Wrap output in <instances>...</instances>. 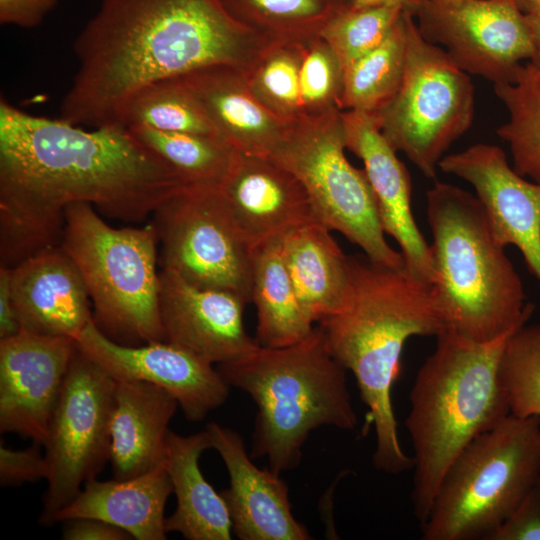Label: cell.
<instances>
[{"label": "cell", "instance_id": "obj_1", "mask_svg": "<svg viewBox=\"0 0 540 540\" xmlns=\"http://www.w3.org/2000/svg\"><path fill=\"white\" fill-rule=\"evenodd\" d=\"M186 185L125 125L86 129L0 99V266L61 245L71 204L138 223Z\"/></svg>", "mask_w": 540, "mask_h": 540}, {"label": "cell", "instance_id": "obj_2", "mask_svg": "<svg viewBox=\"0 0 540 540\" xmlns=\"http://www.w3.org/2000/svg\"><path fill=\"white\" fill-rule=\"evenodd\" d=\"M254 36L218 0H101L73 43L78 69L60 118L86 128L121 124L149 84L208 66L243 68Z\"/></svg>", "mask_w": 540, "mask_h": 540}, {"label": "cell", "instance_id": "obj_3", "mask_svg": "<svg viewBox=\"0 0 540 540\" xmlns=\"http://www.w3.org/2000/svg\"><path fill=\"white\" fill-rule=\"evenodd\" d=\"M351 284L344 305L319 322L333 358L351 371L375 431L374 467L387 474L413 468L400 444L392 387L406 341L445 330L431 284L406 266L349 256Z\"/></svg>", "mask_w": 540, "mask_h": 540}, {"label": "cell", "instance_id": "obj_4", "mask_svg": "<svg viewBox=\"0 0 540 540\" xmlns=\"http://www.w3.org/2000/svg\"><path fill=\"white\" fill-rule=\"evenodd\" d=\"M514 331L477 342L445 329L416 374L405 427L413 446L411 501L419 526L458 454L510 414L498 368Z\"/></svg>", "mask_w": 540, "mask_h": 540}, {"label": "cell", "instance_id": "obj_5", "mask_svg": "<svg viewBox=\"0 0 540 540\" xmlns=\"http://www.w3.org/2000/svg\"><path fill=\"white\" fill-rule=\"evenodd\" d=\"M426 198L431 287L445 329L488 342L527 323L534 305L478 197L435 181Z\"/></svg>", "mask_w": 540, "mask_h": 540}, {"label": "cell", "instance_id": "obj_6", "mask_svg": "<svg viewBox=\"0 0 540 540\" xmlns=\"http://www.w3.org/2000/svg\"><path fill=\"white\" fill-rule=\"evenodd\" d=\"M230 385L257 406L250 456L266 458L280 474L296 468L309 434L320 426L357 425L346 370L331 355L319 326L283 347L258 346L235 361L218 364Z\"/></svg>", "mask_w": 540, "mask_h": 540}, {"label": "cell", "instance_id": "obj_7", "mask_svg": "<svg viewBox=\"0 0 540 540\" xmlns=\"http://www.w3.org/2000/svg\"><path fill=\"white\" fill-rule=\"evenodd\" d=\"M61 246L83 277L93 322L106 337L129 346L166 341L153 223L115 228L92 205L74 203L65 209Z\"/></svg>", "mask_w": 540, "mask_h": 540}, {"label": "cell", "instance_id": "obj_8", "mask_svg": "<svg viewBox=\"0 0 540 540\" xmlns=\"http://www.w3.org/2000/svg\"><path fill=\"white\" fill-rule=\"evenodd\" d=\"M540 477V417L508 414L472 440L445 472L423 540H486Z\"/></svg>", "mask_w": 540, "mask_h": 540}, {"label": "cell", "instance_id": "obj_9", "mask_svg": "<svg viewBox=\"0 0 540 540\" xmlns=\"http://www.w3.org/2000/svg\"><path fill=\"white\" fill-rule=\"evenodd\" d=\"M345 148L341 113L333 107L291 120L268 158L300 181L322 224L359 246L372 261L403 267L401 252L385 239L367 175L348 161Z\"/></svg>", "mask_w": 540, "mask_h": 540}, {"label": "cell", "instance_id": "obj_10", "mask_svg": "<svg viewBox=\"0 0 540 540\" xmlns=\"http://www.w3.org/2000/svg\"><path fill=\"white\" fill-rule=\"evenodd\" d=\"M406 63L395 94L373 115L390 145L434 179L449 147L472 125L474 86L444 49L405 15Z\"/></svg>", "mask_w": 540, "mask_h": 540}, {"label": "cell", "instance_id": "obj_11", "mask_svg": "<svg viewBox=\"0 0 540 540\" xmlns=\"http://www.w3.org/2000/svg\"><path fill=\"white\" fill-rule=\"evenodd\" d=\"M162 268L251 302L252 250L218 186L186 185L152 214Z\"/></svg>", "mask_w": 540, "mask_h": 540}, {"label": "cell", "instance_id": "obj_12", "mask_svg": "<svg viewBox=\"0 0 540 540\" xmlns=\"http://www.w3.org/2000/svg\"><path fill=\"white\" fill-rule=\"evenodd\" d=\"M116 380L78 347L43 443L49 466L41 523L52 525L82 486L110 459Z\"/></svg>", "mask_w": 540, "mask_h": 540}, {"label": "cell", "instance_id": "obj_13", "mask_svg": "<svg viewBox=\"0 0 540 540\" xmlns=\"http://www.w3.org/2000/svg\"><path fill=\"white\" fill-rule=\"evenodd\" d=\"M409 9L426 41L493 84L512 82L534 55L527 17L515 0H422Z\"/></svg>", "mask_w": 540, "mask_h": 540}, {"label": "cell", "instance_id": "obj_14", "mask_svg": "<svg viewBox=\"0 0 540 540\" xmlns=\"http://www.w3.org/2000/svg\"><path fill=\"white\" fill-rule=\"evenodd\" d=\"M75 341L116 381H145L167 390L190 421L203 420L229 395L230 385L212 363L171 342L119 344L106 337L93 321Z\"/></svg>", "mask_w": 540, "mask_h": 540}, {"label": "cell", "instance_id": "obj_15", "mask_svg": "<svg viewBox=\"0 0 540 540\" xmlns=\"http://www.w3.org/2000/svg\"><path fill=\"white\" fill-rule=\"evenodd\" d=\"M76 341L26 331L0 339V431L43 443Z\"/></svg>", "mask_w": 540, "mask_h": 540}, {"label": "cell", "instance_id": "obj_16", "mask_svg": "<svg viewBox=\"0 0 540 540\" xmlns=\"http://www.w3.org/2000/svg\"><path fill=\"white\" fill-rule=\"evenodd\" d=\"M439 169L474 188L498 241L518 248L540 284V183L519 175L499 146L485 143L445 155Z\"/></svg>", "mask_w": 540, "mask_h": 540}, {"label": "cell", "instance_id": "obj_17", "mask_svg": "<svg viewBox=\"0 0 540 540\" xmlns=\"http://www.w3.org/2000/svg\"><path fill=\"white\" fill-rule=\"evenodd\" d=\"M158 304L165 340L212 364L235 361L259 346L244 325L248 303L235 293L194 286L162 268Z\"/></svg>", "mask_w": 540, "mask_h": 540}, {"label": "cell", "instance_id": "obj_18", "mask_svg": "<svg viewBox=\"0 0 540 540\" xmlns=\"http://www.w3.org/2000/svg\"><path fill=\"white\" fill-rule=\"evenodd\" d=\"M218 187L251 250L320 222L300 181L268 157L235 151Z\"/></svg>", "mask_w": 540, "mask_h": 540}, {"label": "cell", "instance_id": "obj_19", "mask_svg": "<svg viewBox=\"0 0 540 540\" xmlns=\"http://www.w3.org/2000/svg\"><path fill=\"white\" fill-rule=\"evenodd\" d=\"M341 117L346 147L364 163L384 233L397 242L405 266L432 284L430 247L413 216L412 185L406 166L372 113L348 110Z\"/></svg>", "mask_w": 540, "mask_h": 540}, {"label": "cell", "instance_id": "obj_20", "mask_svg": "<svg viewBox=\"0 0 540 540\" xmlns=\"http://www.w3.org/2000/svg\"><path fill=\"white\" fill-rule=\"evenodd\" d=\"M205 430L228 471L229 487L221 495L232 532L241 540L311 539L307 528L293 516L289 488L280 474L258 468L233 429L210 422Z\"/></svg>", "mask_w": 540, "mask_h": 540}, {"label": "cell", "instance_id": "obj_21", "mask_svg": "<svg viewBox=\"0 0 540 540\" xmlns=\"http://www.w3.org/2000/svg\"><path fill=\"white\" fill-rule=\"evenodd\" d=\"M10 287L22 331L76 340L93 321L83 277L61 245L10 268Z\"/></svg>", "mask_w": 540, "mask_h": 540}, {"label": "cell", "instance_id": "obj_22", "mask_svg": "<svg viewBox=\"0 0 540 540\" xmlns=\"http://www.w3.org/2000/svg\"><path fill=\"white\" fill-rule=\"evenodd\" d=\"M180 78L201 104L218 136L234 150L268 157L284 137L291 120L259 100L242 68L214 65Z\"/></svg>", "mask_w": 540, "mask_h": 540}, {"label": "cell", "instance_id": "obj_23", "mask_svg": "<svg viewBox=\"0 0 540 540\" xmlns=\"http://www.w3.org/2000/svg\"><path fill=\"white\" fill-rule=\"evenodd\" d=\"M177 400L145 381H116L111 414L110 463L114 478L147 473L164 462Z\"/></svg>", "mask_w": 540, "mask_h": 540}, {"label": "cell", "instance_id": "obj_24", "mask_svg": "<svg viewBox=\"0 0 540 540\" xmlns=\"http://www.w3.org/2000/svg\"><path fill=\"white\" fill-rule=\"evenodd\" d=\"M173 493L164 463L128 479L88 480L78 495L58 511L53 524L94 518L115 525L137 540H164V511Z\"/></svg>", "mask_w": 540, "mask_h": 540}, {"label": "cell", "instance_id": "obj_25", "mask_svg": "<svg viewBox=\"0 0 540 540\" xmlns=\"http://www.w3.org/2000/svg\"><path fill=\"white\" fill-rule=\"evenodd\" d=\"M212 448L207 431L183 436L169 431L164 466L171 480L177 507L166 517L168 532L187 540H230L232 522L224 498L204 478L199 459Z\"/></svg>", "mask_w": 540, "mask_h": 540}, {"label": "cell", "instance_id": "obj_26", "mask_svg": "<svg viewBox=\"0 0 540 540\" xmlns=\"http://www.w3.org/2000/svg\"><path fill=\"white\" fill-rule=\"evenodd\" d=\"M281 252L299 303L315 324L337 312L350 290L349 256L320 222L304 225L281 241Z\"/></svg>", "mask_w": 540, "mask_h": 540}, {"label": "cell", "instance_id": "obj_27", "mask_svg": "<svg viewBox=\"0 0 540 540\" xmlns=\"http://www.w3.org/2000/svg\"><path fill=\"white\" fill-rule=\"evenodd\" d=\"M281 241L252 249L251 302L257 314L255 339L264 347L294 344L314 328L302 310L287 272Z\"/></svg>", "mask_w": 540, "mask_h": 540}, {"label": "cell", "instance_id": "obj_28", "mask_svg": "<svg viewBox=\"0 0 540 540\" xmlns=\"http://www.w3.org/2000/svg\"><path fill=\"white\" fill-rule=\"evenodd\" d=\"M493 89L509 115L496 133L510 149L512 167L540 183V70L528 61L512 82L493 84Z\"/></svg>", "mask_w": 540, "mask_h": 540}, {"label": "cell", "instance_id": "obj_29", "mask_svg": "<svg viewBox=\"0 0 540 540\" xmlns=\"http://www.w3.org/2000/svg\"><path fill=\"white\" fill-rule=\"evenodd\" d=\"M127 127L189 185L220 186L236 151L217 136L163 131L143 125Z\"/></svg>", "mask_w": 540, "mask_h": 540}, {"label": "cell", "instance_id": "obj_30", "mask_svg": "<svg viewBox=\"0 0 540 540\" xmlns=\"http://www.w3.org/2000/svg\"><path fill=\"white\" fill-rule=\"evenodd\" d=\"M406 9L381 44L343 68L340 106L373 114L395 94L406 63Z\"/></svg>", "mask_w": 540, "mask_h": 540}, {"label": "cell", "instance_id": "obj_31", "mask_svg": "<svg viewBox=\"0 0 540 540\" xmlns=\"http://www.w3.org/2000/svg\"><path fill=\"white\" fill-rule=\"evenodd\" d=\"M121 124L219 137L180 77L156 81L137 92L124 110Z\"/></svg>", "mask_w": 540, "mask_h": 540}, {"label": "cell", "instance_id": "obj_32", "mask_svg": "<svg viewBox=\"0 0 540 540\" xmlns=\"http://www.w3.org/2000/svg\"><path fill=\"white\" fill-rule=\"evenodd\" d=\"M237 22L255 33L297 36L317 33L346 0H218Z\"/></svg>", "mask_w": 540, "mask_h": 540}, {"label": "cell", "instance_id": "obj_33", "mask_svg": "<svg viewBox=\"0 0 540 540\" xmlns=\"http://www.w3.org/2000/svg\"><path fill=\"white\" fill-rule=\"evenodd\" d=\"M405 8L397 2L367 7L348 4L328 20L319 36L332 49L343 69L381 44Z\"/></svg>", "mask_w": 540, "mask_h": 540}, {"label": "cell", "instance_id": "obj_34", "mask_svg": "<svg viewBox=\"0 0 540 540\" xmlns=\"http://www.w3.org/2000/svg\"><path fill=\"white\" fill-rule=\"evenodd\" d=\"M498 373L509 413L540 417V324L525 323L508 337Z\"/></svg>", "mask_w": 540, "mask_h": 540}, {"label": "cell", "instance_id": "obj_35", "mask_svg": "<svg viewBox=\"0 0 540 540\" xmlns=\"http://www.w3.org/2000/svg\"><path fill=\"white\" fill-rule=\"evenodd\" d=\"M298 57L288 51L275 50L268 54L260 66L247 78L254 94L270 110L288 119L303 105L300 95Z\"/></svg>", "mask_w": 540, "mask_h": 540}, {"label": "cell", "instance_id": "obj_36", "mask_svg": "<svg viewBox=\"0 0 540 540\" xmlns=\"http://www.w3.org/2000/svg\"><path fill=\"white\" fill-rule=\"evenodd\" d=\"M325 43V42H324ZM343 69L332 49L325 43L312 48L302 59L299 72L303 105L317 107L340 103Z\"/></svg>", "mask_w": 540, "mask_h": 540}, {"label": "cell", "instance_id": "obj_37", "mask_svg": "<svg viewBox=\"0 0 540 540\" xmlns=\"http://www.w3.org/2000/svg\"><path fill=\"white\" fill-rule=\"evenodd\" d=\"M32 445L20 450L0 445V483L2 487L19 486L24 483L37 482L46 479L49 466L40 447Z\"/></svg>", "mask_w": 540, "mask_h": 540}, {"label": "cell", "instance_id": "obj_38", "mask_svg": "<svg viewBox=\"0 0 540 540\" xmlns=\"http://www.w3.org/2000/svg\"><path fill=\"white\" fill-rule=\"evenodd\" d=\"M486 540H540V477Z\"/></svg>", "mask_w": 540, "mask_h": 540}, {"label": "cell", "instance_id": "obj_39", "mask_svg": "<svg viewBox=\"0 0 540 540\" xmlns=\"http://www.w3.org/2000/svg\"><path fill=\"white\" fill-rule=\"evenodd\" d=\"M58 0H0V23L34 28L55 8Z\"/></svg>", "mask_w": 540, "mask_h": 540}, {"label": "cell", "instance_id": "obj_40", "mask_svg": "<svg viewBox=\"0 0 540 540\" xmlns=\"http://www.w3.org/2000/svg\"><path fill=\"white\" fill-rule=\"evenodd\" d=\"M63 538L66 540H128L131 535L108 522L94 518L65 521Z\"/></svg>", "mask_w": 540, "mask_h": 540}, {"label": "cell", "instance_id": "obj_41", "mask_svg": "<svg viewBox=\"0 0 540 540\" xmlns=\"http://www.w3.org/2000/svg\"><path fill=\"white\" fill-rule=\"evenodd\" d=\"M10 287V268L0 266V339L20 332Z\"/></svg>", "mask_w": 540, "mask_h": 540}, {"label": "cell", "instance_id": "obj_42", "mask_svg": "<svg viewBox=\"0 0 540 540\" xmlns=\"http://www.w3.org/2000/svg\"><path fill=\"white\" fill-rule=\"evenodd\" d=\"M526 17L534 43V55L529 62L540 70V16L526 15Z\"/></svg>", "mask_w": 540, "mask_h": 540}, {"label": "cell", "instance_id": "obj_43", "mask_svg": "<svg viewBox=\"0 0 540 540\" xmlns=\"http://www.w3.org/2000/svg\"><path fill=\"white\" fill-rule=\"evenodd\" d=\"M422 0H354L352 5L355 7H367V6H373L378 4H384V3H390V2H397L405 5L408 8H411L415 5H417Z\"/></svg>", "mask_w": 540, "mask_h": 540}, {"label": "cell", "instance_id": "obj_44", "mask_svg": "<svg viewBox=\"0 0 540 540\" xmlns=\"http://www.w3.org/2000/svg\"><path fill=\"white\" fill-rule=\"evenodd\" d=\"M522 13L529 16H540V0H515Z\"/></svg>", "mask_w": 540, "mask_h": 540}, {"label": "cell", "instance_id": "obj_45", "mask_svg": "<svg viewBox=\"0 0 540 540\" xmlns=\"http://www.w3.org/2000/svg\"><path fill=\"white\" fill-rule=\"evenodd\" d=\"M346 1L349 2V3H353L354 0H346Z\"/></svg>", "mask_w": 540, "mask_h": 540}]
</instances>
